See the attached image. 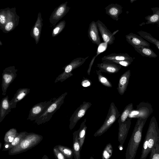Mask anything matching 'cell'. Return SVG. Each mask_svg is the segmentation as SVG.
<instances>
[{
  "label": "cell",
  "instance_id": "22",
  "mask_svg": "<svg viewBox=\"0 0 159 159\" xmlns=\"http://www.w3.org/2000/svg\"><path fill=\"white\" fill-rule=\"evenodd\" d=\"M135 58L130 57L127 53H111L105 55L101 58L102 61L134 60Z\"/></svg>",
  "mask_w": 159,
  "mask_h": 159
},
{
  "label": "cell",
  "instance_id": "37",
  "mask_svg": "<svg viewBox=\"0 0 159 159\" xmlns=\"http://www.w3.org/2000/svg\"><path fill=\"white\" fill-rule=\"evenodd\" d=\"M66 25V22L64 20L60 22L53 30L52 32V36L55 37L58 35L63 30Z\"/></svg>",
  "mask_w": 159,
  "mask_h": 159
},
{
  "label": "cell",
  "instance_id": "18",
  "mask_svg": "<svg viewBox=\"0 0 159 159\" xmlns=\"http://www.w3.org/2000/svg\"><path fill=\"white\" fill-rule=\"evenodd\" d=\"M98 31L95 22L92 21L89 25L88 31V36L92 43L98 46L101 43Z\"/></svg>",
  "mask_w": 159,
  "mask_h": 159
},
{
  "label": "cell",
  "instance_id": "7",
  "mask_svg": "<svg viewBox=\"0 0 159 159\" xmlns=\"http://www.w3.org/2000/svg\"><path fill=\"white\" fill-rule=\"evenodd\" d=\"M17 71L15 66L8 67L3 70L2 74L1 84L3 95H6L8 87L17 76Z\"/></svg>",
  "mask_w": 159,
  "mask_h": 159
},
{
  "label": "cell",
  "instance_id": "32",
  "mask_svg": "<svg viewBox=\"0 0 159 159\" xmlns=\"http://www.w3.org/2000/svg\"><path fill=\"white\" fill-rule=\"evenodd\" d=\"M9 8L7 7L0 10V29L1 30L6 23Z\"/></svg>",
  "mask_w": 159,
  "mask_h": 159
},
{
  "label": "cell",
  "instance_id": "23",
  "mask_svg": "<svg viewBox=\"0 0 159 159\" xmlns=\"http://www.w3.org/2000/svg\"><path fill=\"white\" fill-rule=\"evenodd\" d=\"M11 109L8 95L2 99L0 108V122L4 119L6 116L11 112Z\"/></svg>",
  "mask_w": 159,
  "mask_h": 159
},
{
  "label": "cell",
  "instance_id": "1",
  "mask_svg": "<svg viewBox=\"0 0 159 159\" xmlns=\"http://www.w3.org/2000/svg\"><path fill=\"white\" fill-rule=\"evenodd\" d=\"M148 118L138 119L126 149V159L135 158L141 140L143 128Z\"/></svg>",
  "mask_w": 159,
  "mask_h": 159
},
{
  "label": "cell",
  "instance_id": "24",
  "mask_svg": "<svg viewBox=\"0 0 159 159\" xmlns=\"http://www.w3.org/2000/svg\"><path fill=\"white\" fill-rule=\"evenodd\" d=\"M78 130L75 131L73 134V143L72 150L73 152V157L75 159H80L81 150L79 141L78 137Z\"/></svg>",
  "mask_w": 159,
  "mask_h": 159
},
{
  "label": "cell",
  "instance_id": "14",
  "mask_svg": "<svg viewBox=\"0 0 159 159\" xmlns=\"http://www.w3.org/2000/svg\"><path fill=\"white\" fill-rule=\"evenodd\" d=\"M97 67L101 72L109 74L116 73L120 70L121 66L111 61H103L101 63H98Z\"/></svg>",
  "mask_w": 159,
  "mask_h": 159
},
{
  "label": "cell",
  "instance_id": "36",
  "mask_svg": "<svg viewBox=\"0 0 159 159\" xmlns=\"http://www.w3.org/2000/svg\"><path fill=\"white\" fill-rule=\"evenodd\" d=\"M113 149L112 145L110 143L107 144L104 148L102 153V159H109L112 154Z\"/></svg>",
  "mask_w": 159,
  "mask_h": 159
},
{
  "label": "cell",
  "instance_id": "30",
  "mask_svg": "<svg viewBox=\"0 0 159 159\" xmlns=\"http://www.w3.org/2000/svg\"><path fill=\"white\" fill-rule=\"evenodd\" d=\"M18 133L16 128H11L6 132L4 140L5 143H11Z\"/></svg>",
  "mask_w": 159,
  "mask_h": 159
},
{
  "label": "cell",
  "instance_id": "27",
  "mask_svg": "<svg viewBox=\"0 0 159 159\" xmlns=\"http://www.w3.org/2000/svg\"><path fill=\"white\" fill-rule=\"evenodd\" d=\"M151 9L152 11V14L144 17L147 20L146 24H156L159 22V7H152Z\"/></svg>",
  "mask_w": 159,
  "mask_h": 159
},
{
  "label": "cell",
  "instance_id": "34",
  "mask_svg": "<svg viewBox=\"0 0 159 159\" xmlns=\"http://www.w3.org/2000/svg\"><path fill=\"white\" fill-rule=\"evenodd\" d=\"M57 146L62 152L66 158L72 159L73 157L72 149L66 146L58 145Z\"/></svg>",
  "mask_w": 159,
  "mask_h": 159
},
{
  "label": "cell",
  "instance_id": "43",
  "mask_svg": "<svg viewBox=\"0 0 159 159\" xmlns=\"http://www.w3.org/2000/svg\"><path fill=\"white\" fill-rule=\"evenodd\" d=\"M137 0H130L131 3H133L134 1H136Z\"/></svg>",
  "mask_w": 159,
  "mask_h": 159
},
{
  "label": "cell",
  "instance_id": "13",
  "mask_svg": "<svg viewBox=\"0 0 159 159\" xmlns=\"http://www.w3.org/2000/svg\"><path fill=\"white\" fill-rule=\"evenodd\" d=\"M98 30L100 32L103 40L108 45L114 43L115 38L114 35L119 31L118 30L112 33L107 28L105 25L99 20L96 22Z\"/></svg>",
  "mask_w": 159,
  "mask_h": 159
},
{
  "label": "cell",
  "instance_id": "26",
  "mask_svg": "<svg viewBox=\"0 0 159 159\" xmlns=\"http://www.w3.org/2000/svg\"><path fill=\"white\" fill-rule=\"evenodd\" d=\"M86 121V118H85L81 123L80 128L78 130V137L81 150L84 143L86 135L87 129L85 124Z\"/></svg>",
  "mask_w": 159,
  "mask_h": 159
},
{
  "label": "cell",
  "instance_id": "21",
  "mask_svg": "<svg viewBox=\"0 0 159 159\" xmlns=\"http://www.w3.org/2000/svg\"><path fill=\"white\" fill-rule=\"evenodd\" d=\"M29 88H20L15 94L13 98L9 101L11 109L15 108L18 102L24 98L30 92Z\"/></svg>",
  "mask_w": 159,
  "mask_h": 159
},
{
  "label": "cell",
  "instance_id": "2",
  "mask_svg": "<svg viewBox=\"0 0 159 159\" xmlns=\"http://www.w3.org/2000/svg\"><path fill=\"white\" fill-rule=\"evenodd\" d=\"M159 129L154 116L151 118L144 140L140 159H146L151 150L157 142Z\"/></svg>",
  "mask_w": 159,
  "mask_h": 159
},
{
  "label": "cell",
  "instance_id": "39",
  "mask_svg": "<svg viewBox=\"0 0 159 159\" xmlns=\"http://www.w3.org/2000/svg\"><path fill=\"white\" fill-rule=\"evenodd\" d=\"M134 60H124L120 61L113 60L111 61L117 64L125 67L129 66Z\"/></svg>",
  "mask_w": 159,
  "mask_h": 159
},
{
  "label": "cell",
  "instance_id": "31",
  "mask_svg": "<svg viewBox=\"0 0 159 159\" xmlns=\"http://www.w3.org/2000/svg\"><path fill=\"white\" fill-rule=\"evenodd\" d=\"M28 133L26 131L18 133L13 141L11 143H9L10 150L17 145Z\"/></svg>",
  "mask_w": 159,
  "mask_h": 159
},
{
  "label": "cell",
  "instance_id": "12",
  "mask_svg": "<svg viewBox=\"0 0 159 159\" xmlns=\"http://www.w3.org/2000/svg\"><path fill=\"white\" fill-rule=\"evenodd\" d=\"M52 99L38 103L34 105L30 111L27 120L31 121L35 120L39 117L52 102Z\"/></svg>",
  "mask_w": 159,
  "mask_h": 159
},
{
  "label": "cell",
  "instance_id": "40",
  "mask_svg": "<svg viewBox=\"0 0 159 159\" xmlns=\"http://www.w3.org/2000/svg\"><path fill=\"white\" fill-rule=\"evenodd\" d=\"M91 81L87 78H84L81 82V85L84 87L89 86L91 85Z\"/></svg>",
  "mask_w": 159,
  "mask_h": 159
},
{
  "label": "cell",
  "instance_id": "9",
  "mask_svg": "<svg viewBox=\"0 0 159 159\" xmlns=\"http://www.w3.org/2000/svg\"><path fill=\"white\" fill-rule=\"evenodd\" d=\"M152 111V109L150 104L141 102L137 106L136 110H133L131 111L128 117L138 119L148 118Z\"/></svg>",
  "mask_w": 159,
  "mask_h": 159
},
{
  "label": "cell",
  "instance_id": "35",
  "mask_svg": "<svg viewBox=\"0 0 159 159\" xmlns=\"http://www.w3.org/2000/svg\"><path fill=\"white\" fill-rule=\"evenodd\" d=\"M150 152V159H159V132L157 140Z\"/></svg>",
  "mask_w": 159,
  "mask_h": 159
},
{
  "label": "cell",
  "instance_id": "5",
  "mask_svg": "<svg viewBox=\"0 0 159 159\" xmlns=\"http://www.w3.org/2000/svg\"><path fill=\"white\" fill-rule=\"evenodd\" d=\"M120 113L113 102L111 103L106 118L102 125L94 134V137L99 136L106 132L119 118Z\"/></svg>",
  "mask_w": 159,
  "mask_h": 159
},
{
  "label": "cell",
  "instance_id": "6",
  "mask_svg": "<svg viewBox=\"0 0 159 159\" xmlns=\"http://www.w3.org/2000/svg\"><path fill=\"white\" fill-rule=\"evenodd\" d=\"M89 57V56L85 58L79 57L72 60L69 64L62 68L64 70V71L56 78L55 83L59 81L62 82L72 76L73 75L72 71L82 65Z\"/></svg>",
  "mask_w": 159,
  "mask_h": 159
},
{
  "label": "cell",
  "instance_id": "3",
  "mask_svg": "<svg viewBox=\"0 0 159 159\" xmlns=\"http://www.w3.org/2000/svg\"><path fill=\"white\" fill-rule=\"evenodd\" d=\"M43 139V136L40 135L29 133L17 145L9 151L8 154L13 155L25 152L37 145Z\"/></svg>",
  "mask_w": 159,
  "mask_h": 159
},
{
  "label": "cell",
  "instance_id": "25",
  "mask_svg": "<svg viewBox=\"0 0 159 159\" xmlns=\"http://www.w3.org/2000/svg\"><path fill=\"white\" fill-rule=\"evenodd\" d=\"M134 50L143 57L156 58L157 55L149 47L140 46L134 48Z\"/></svg>",
  "mask_w": 159,
  "mask_h": 159
},
{
  "label": "cell",
  "instance_id": "28",
  "mask_svg": "<svg viewBox=\"0 0 159 159\" xmlns=\"http://www.w3.org/2000/svg\"><path fill=\"white\" fill-rule=\"evenodd\" d=\"M137 33L143 38L155 45L159 50V40L153 37L150 34L142 30L138 31Z\"/></svg>",
  "mask_w": 159,
  "mask_h": 159
},
{
  "label": "cell",
  "instance_id": "38",
  "mask_svg": "<svg viewBox=\"0 0 159 159\" xmlns=\"http://www.w3.org/2000/svg\"><path fill=\"white\" fill-rule=\"evenodd\" d=\"M55 157L58 159H67L62 152L59 150L57 146H55L53 149Z\"/></svg>",
  "mask_w": 159,
  "mask_h": 159
},
{
  "label": "cell",
  "instance_id": "10",
  "mask_svg": "<svg viewBox=\"0 0 159 159\" xmlns=\"http://www.w3.org/2000/svg\"><path fill=\"white\" fill-rule=\"evenodd\" d=\"M20 17L16 14L15 7L10 8L6 23L2 29V32L7 33L14 30L18 25Z\"/></svg>",
  "mask_w": 159,
  "mask_h": 159
},
{
  "label": "cell",
  "instance_id": "4",
  "mask_svg": "<svg viewBox=\"0 0 159 159\" xmlns=\"http://www.w3.org/2000/svg\"><path fill=\"white\" fill-rule=\"evenodd\" d=\"M67 94V93L66 92L53 100L45 111L34 120V123L39 125L49 121L54 113L63 103L64 99Z\"/></svg>",
  "mask_w": 159,
  "mask_h": 159
},
{
  "label": "cell",
  "instance_id": "45",
  "mask_svg": "<svg viewBox=\"0 0 159 159\" xmlns=\"http://www.w3.org/2000/svg\"><path fill=\"white\" fill-rule=\"evenodd\" d=\"M0 45L2 46V43L1 41H0Z\"/></svg>",
  "mask_w": 159,
  "mask_h": 159
},
{
  "label": "cell",
  "instance_id": "11",
  "mask_svg": "<svg viewBox=\"0 0 159 159\" xmlns=\"http://www.w3.org/2000/svg\"><path fill=\"white\" fill-rule=\"evenodd\" d=\"M67 1L60 5L57 7L51 14L49 21L51 25L54 26L58 21L68 12L70 7L67 6Z\"/></svg>",
  "mask_w": 159,
  "mask_h": 159
},
{
  "label": "cell",
  "instance_id": "41",
  "mask_svg": "<svg viewBox=\"0 0 159 159\" xmlns=\"http://www.w3.org/2000/svg\"><path fill=\"white\" fill-rule=\"evenodd\" d=\"M118 148L120 150H122L123 149V145L120 144L118 146Z\"/></svg>",
  "mask_w": 159,
  "mask_h": 159
},
{
  "label": "cell",
  "instance_id": "17",
  "mask_svg": "<svg viewBox=\"0 0 159 159\" xmlns=\"http://www.w3.org/2000/svg\"><path fill=\"white\" fill-rule=\"evenodd\" d=\"M43 20L41 13L39 12L36 21L30 32V36L34 39L36 44L38 43L40 39L43 25Z\"/></svg>",
  "mask_w": 159,
  "mask_h": 159
},
{
  "label": "cell",
  "instance_id": "19",
  "mask_svg": "<svg viewBox=\"0 0 159 159\" xmlns=\"http://www.w3.org/2000/svg\"><path fill=\"white\" fill-rule=\"evenodd\" d=\"M123 7L117 3H111L105 8L106 13L112 19L116 21L119 20V16L122 12Z\"/></svg>",
  "mask_w": 159,
  "mask_h": 159
},
{
  "label": "cell",
  "instance_id": "20",
  "mask_svg": "<svg viewBox=\"0 0 159 159\" xmlns=\"http://www.w3.org/2000/svg\"><path fill=\"white\" fill-rule=\"evenodd\" d=\"M130 75V70H129L123 73L119 78L117 90L121 95H123L126 90Z\"/></svg>",
  "mask_w": 159,
  "mask_h": 159
},
{
  "label": "cell",
  "instance_id": "33",
  "mask_svg": "<svg viewBox=\"0 0 159 159\" xmlns=\"http://www.w3.org/2000/svg\"><path fill=\"white\" fill-rule=\"evenodd\" d=\"M101 72L100 70H96L99 81L102 84L106 87H112V86L111 83L107 77L102 75Z\"/></svg>",
  "mask_w": 159,
  "mask_h": 159
},
{
  "label": "cell",
  "instance_id": "15",
  "mask_svg": "<svg viewBox=\"0 0 159 159\" xmlns=\"http://www.w3.org/2000/svg\"><path fill=\"white\" fill-rule=\"evenodd\" d=\"M127 41L134 48L140 46L149 47L150 45L140 36L133 33H130L125 35Z\"/></svg>",
  "mask_w": 159,
  "mask_h": 159
},
{
  "label": "cell",
  "instance_id": "8",
  "mask_svg": "<svg viewBox=\"0 0 159 159\" xmlns=\"http://www.w3.org/2000/svg\"><path fill=\"white\" fill-rule=\"evenodd\" d=\"M91 105L92 104L90 102H83L75 110L70 119L69 128L70 130L74 129L79 120L84 116Z\"/></svg>",
  "mask_w": 159,
  "mask_h": 159
},
{
  "label": "cell",
  "instance_id": "44",
  "mask_svg": "<svg viewBox=\"0 0 159 159\" xmlns=\"http://www.w3.org/2000/svg\"><path fill=\"white\" fill-rule=\"evenodd\" d=\"M2 147V143L1 142H0V149H1Z\"/></svg>",
  "mask_w": 159,
  "mask_h": 159
},
{
  "label": "cell",
  "instance_id": "29",
  "mask_svg": "<svg viewBox=\"0 0 159 159\" xmlns=\"http://www.w3.org/2000/svg\"><path fill=\"white\" fill-rule=\"evenodd\" d=\"M133 110V106L132 103L129 104L125 107L119 117L118 120L119 124L123 122L127 119L129 115Z\"/></svg>",
  "mask_w": 159,
  "mask_h": 159
},
{
  "label": "cell",
  "instance_id": "42",
  "mask_svg": "<svg viewBox=\"0 0 159 159\" xmlns=\"http://www.w3.org/2000/svg\"><path fill=\"white\" fill-rule=\"evenodd\" d=\"M42 159H48V156H47L46 155H44L43 157H42Z\"/></svg>",
  "mask_w": 159,
  "mask_h": 159
},
{
  "label": "cell",
  "instance_id": "16",
  "mask_svg": "<svg viewBox=\"0 0 159 159\" xmlns=\"http://www.w3.org/2000/svg\"><path fill=\"white\" fill-rule=\"evenodd\" d=\"M131 120L128 118L124 122L119 124L118 139L120 144L123 145L126 139L130 127Z\"/></svg>",
  "mask_w": 159,
  "mask_h": 159
}]
</instances>
